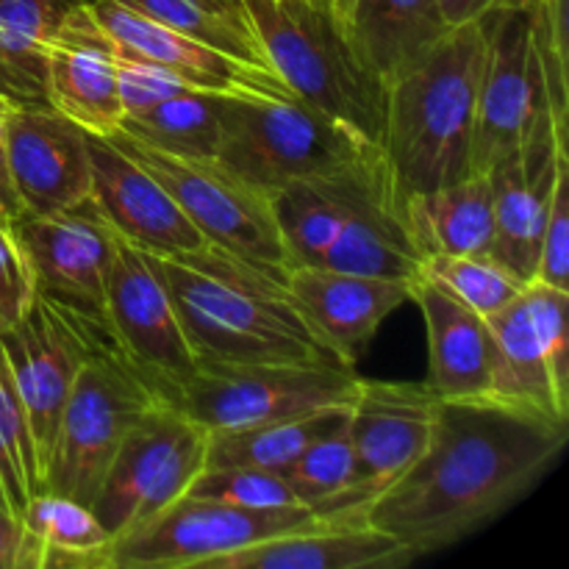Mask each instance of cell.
Returning <instances> with one entry per match:
<instances>
[{
    "mask_svg": "<svg viewBox=\"0 0 569 569\" xmlns=\"http://www.w3.org/2000/svg\"><path fill=\"white\" fill-rule=\"evenodd\" d=\"M569 420L528 403L478 395L439 400L431 439L365 520L426 553L450 548L537 487L567 448Z\"/></svg>",
    "mask_w": 569,
    "mask_h": 569,
    "instance_id": "6da1fadb",
    "label": "cell"
},
{
    "mask_svg": "<svg viewBox=\"0 0 569 569\" xmlns=\"http://www.w3.org/2000/svg\"><path fill=\"white\" fill-rule=\"evenodd\" d=\"M148 259L198 365L339 361L289 295L287 270L211 242L176 256L148 253Z\"/></svg>",
    "mask_w": 569,
    "mask_h": 569,
    "instance_id": "7a4b0ae2",
    "label": "cell"
},
{
    "mask_svg": "<svg viewBox=\"0 0 569 569\" xmlns=\"http://www.w3.org/2000/svg\"><path fill=\"white\" fill-rule=\"evenodd\" d=\"M289 267L415 281L422 256L406 228L381 150L272 192Z\"/></svg>",
    "mask_w": 569,
    "mask_h": 569,
    "instance_id": "3957f363",
    "label": "cell"
},
{
    "mask_svg": "<svg viewBox=\"0 0 569 569\" xmlns=\"http://www.w3.org/2000/svg\"><path fill=\"white\" fill-rule=\"evenodd\" d=\"M481 61V22H465L387 81L381 153L400 200L472 176Z\"/></svg>",
    "mask_w": 569,
    "mask_h": 569,
    "instance_id": "277c9868",
    "label": "cell"
},
{
    "mask_svg": "<svg viewBox=\"0 0 569 569\" xmlns=\"http://www.w3.org/2000/svg\"><path fill=\"white\" fill-rule=\"evenodd\" d=\"M267 67L298 98L381 148L387 81L348 37L331 0H242Z\"/></svg>",
    "mask_w": 569,
    "mask_h": 569,
    "instance_id": "5b68a950",
    "label": "cell"
},
{
    "mask_svg": "<svg viewBox=\"0 0 569 569\" xmlns=\"http://www.w3.org/2000/svg\"><path fill=\"white\" fill-rule=\"evenodd\" d=\"M376 150L381 148L306 103L270 70H253L242 87L222 94L217 161L267 194L342 170Z\"/></svg>",
    "mask_w": 569,
    "mask_h": 569,
    "instance_id": "8992f818",
    "label": "cell"
},
{
    "mask_svg": "<svg viewBox=\"0 0 569 569\" xmlns=\"http://www.w3.org/2000/svg\"><path fill=\"white\" fill-rule=\"evenodd\" d=\"M164 395L122 353L111 333L100 339L61 409L42 489L92 509L126 433Z\"/></svg>",
    "mask_w": 569,
    "mask_h": 569,
    "instance_id": "52a82bcc",
    "label": "cell"
},
{
    "mask_svg": "<svg viewBox=\"0 0 569 569\" xmlns=\"http://www.w3.org/2000/svg\"><path fill=\"white\" fill-rule=\"evenodd\" d=\"M356 387L359 376L353 367L339 361H200L167 400L209 433H222L350 406Z\"/></svg>",
    "mask_w": 569,
    "mask_h": 569,
    "instance_id": "ba28073f",
    "label": "cell"
},
{
    "mask_svg": "<svg viewBox=\"0 0 569 569\" xmlns=\"http://www.w3.org/2000/svg\"><path fill=\"white\" fill-rule=\"evenodd\" d=\"M206 453L209 431L167 398L156 400L126 433L92 503L106 533L120 539L183 498Z\"/></svg>",
    "mask_w": 569,
    "mask_h": 569,
    "instance_id": "9c48e42d",
    "label": "cell"
},
{
    "mask_svg": "<svg viewBox=\"0 0 569 569\" xmlns=\"http://www.w3.org/2000/svg\"><path fill=\"white\" fill-rule=\"evenodd\" d=\"M106 139H111L122 153L131 156L167 189V194L176 200L178 209L187 214L206 242L287 270L289 261L272 211V194L244 181L217 159L164 153L137 139H128L120 131L106 133Z\"/></svg>",
    "mask_w": 569,
    "mask_h": 569,
    "instance_id": "30bf717a",
    "label": "cell"
},
{
    "mask_svg": "<svg viewBox=\"0 0 569 569\" xmlns=\"http://www.w3.org/2000/svg\"><path fill=\"white\" fill-rule=\"evenodd\" d=\"M539 0H500L478 17L483 61L478 78L472 172H489L520 148L548 106L537 44Z\"/></svg>",
    "mask_w": 569,
    "mask_h": 569,
    "instance_id": "8fae6325",
    "label": "cell"
},
{
    "mask_svg": "<svg viewBox=\"0 0 569 569\" xmlns=\"http://www.w3.org/2000/svg\"><path fill=\"white\" fill-rule=\"evenodd\" d=\"M317 522L320 517L306 506L242 509L183 495L153 520L114 539L111 569H206L220 556Z\"/></svg>",
    "mask_w": 569,
    "mask_h": 569,
    "instance_id": "7c38bea8",
    "label": "cell"
},
{
    "mask_svg": "<svg viewBox=\"0 0 569 569\" xmlns=\"http://www.w3.org/2000/svg\"><path fill=\"white\" fill-rule=\"evenodd\" d=\"M109 333L103 322L70 315L39 295H33L26 315L0 333V350L9 361L37 448L39 476H44L72 383L94 345Z\"/></svg>",
    "mask_w": 569,
    "mask_h": 569,
    "instance_id": "4fadbf2b",
    "label": "cell"
},
{
    "mask_svg": "<svg viewBox=\"0 0 569 569\" xmlns=\"http://www.w3.org/2000/svg\"><path fill=\"white\" fill-rule=\"evenodd\" d=\"M439 398L426 381H365L359 378L348 411L356 478L331 520L367 522L365 515L428 448Z\"/></svg>",
    "mask_w": 569,
    "mask_h": 569,
    "instance_id": "5bb4252c",
    "label": "cell"
},
{
    "mask_svg": "<svg viewBox=\"0 0 569 569\" xmlns=\"http://www.w3.org/2000/svg\"><path fill=\"white\" fill-rule=\"evenodd\" d=\"M569 292L531 281L487 317L492 333L489 395L569 420Z\"/></svg>",
    "mask_w": 569,
    "mask_h": 569,
    "instance_id": "9a60e30c",
    "label": "cell"
},
{
    "mask_svg": "<svg viewBox=\"0 0 569 569\" xmlns=\"http://www.w3.org/2000/svg\"><path fill=\"white\" fill-rule=\"evenodd\" d=\"M9 228L26 259L33 295L106 326V276L114 231L92 200L59 214H17Z\"/></svg>",
    "mask_w": 569,
    "mask_h": 569,
    "instance_id": "2e32d148",
    "label": "cell"
},
{
    "mask_svg": "<svg viewBox=\"0 0 569 569\" xmlns=\"http://www.w3.org/2000/svg\"><path fill=\"white\" fill-rule=\"evenodd\" d=\"M106 326L122 353L170 398L198 367L164 283L148 253L114 233L106 276Z\"/></svg>",
    "mask_w": 569,
    "mask_h": 569,
    "instance_id": "e0dca14e",
    "label": "cell"
},
{
    "mask_svg": "<svg viewBox=\"0 0 569 569\" xmlns=\"http://www.w3.org/2000/svg\"><path fill=\"white\" fill-rule=\"evenodd\" d=\"M567 150V126L545 109L531 122L520 148L500 159L489 176L492 187V256L522 283L537 276L539 244L548 222L556 172Z\"/></svg>",
    "mask_w": 569,
    "mask_h": 569,
    "instance_id": "ac0fdd59",
    "label": "cell"
},
{
    "mask_svg": "<svg viewBox=\"0 0 569 569\" xmlns=\"http://www.w3.org/2000/svg\"><path fill=\"white\" fill-rule=\"evenodd\" d=\"M6 167L20 214H59L89 200L87 131L53 106H11Z\"/></svg>",
    "mask_w": 569,
    "mask_h": 569,
    "instance_id": "d6986e66",
    "label": "cell"
},
{
    "mask_svg": "<svg viewBox=\"0 0 569 569\" xmlns=\"http://www.w3.org/2000/svg\"><path fill=\"white\" fill-rule=\"evenodd\" d=\"M87 148L89 200L117 237L150 256H176L206 244L167 189L111 139L87 131Z\"/></svg>",
    "mask_w": 569,
    "mask_h": 569,
    "instance_id": "ffe728a7",
    "label": "cell"
},
{
    "mask_svg": "<svg viewBox=\"0 0 569 569\" xmlns=\"http://www.w3.org/2000/svg\"><path fill=\"white\" fill-rule=\"evenodd\" d=\"M287 287L311 331L350 367L381 322L411 300V281L326 267H287Z\"/></svg>",
    "mask_w": 569,
    "mask_h": 569,
    "instance_id": "44dd1931",
    "label": "cell"
},
{
    "mask_svg": "<svg viewBox=\"0 0 569 569\" xmlns=\"http://www.w3.org/2000/svg\"><path fill=\"white\" fill-rule=\"evenodd\" d=\"M48 100L89 133L106 137L120 128L117 44L92 14L89 0L78 3L50 37Z\"/></svg>",
    "mask_w": 569,
    "mask_h": 569,
    "instance_id": "7402d4cb",
    "label": "cell"
},
{
    "mask_svg": "<svg viewBox=\"0 0 569 569\" xmlns=\"http://www.w3.org/2000/svg\"><path fill=\"white\" fill-rule=\"evenodd\" d=\"M426 320V383L439 400L489 395L492 387V333L487 317L426 276L411 281V300Z\"/></svg>",
    "mask_w": 569,
    "mask_h": 569,
    "instance_id": "603a6c76",
    "label": "cell"
},
{
    "mask_svg": "<svg viewBox=\"0 0 569 569\" xmlns=\"http://www.w3.org/2000/svg\"><path fill=\"white\" fill-rule=\"evenodd\" d=\"M415 559V550L370 522L320 520L220 556L206 569H372L406 567Z\"/></svg>",
    "mask_w": 569,
    "mask_h": 569,
    "instance_id": "cb8c5ba5",
    "label": "cell"
},
{
    "mask_svg": "<svg viewBox=\"0 0 569 569\" xmlns=\"http://www.w3.org/2000/svg\"><path fill=\"white\" fill-rule=\"evenodd\" d=\"M89 9L114 39L120 53L164 67L198 89L233 92L253 76V70H261V67L242 64L233 56L209 48L198 39L183 37L120 0H89Z\"/></svg>",
    "mask_w": 569,
    "mask_h": 569,
    "instance_id": "d4e9b609",
    "label": "cell"
},
{
    "mask_svg": "<svg viewBox=\"0 0 569 569\" xmlns=\"http://www.w3.org/2000/svg\"><path fill=\"white\" fill-rule=\"evenodd\" d=\"M406 228L422 259L492 250L495 217L487 172L400 200Z\"/></svg>",
    "mask_w": 569,
    "mask_h": 569,
    "instance_id": "484cf974",
    "label": "cell"
},
{
    "mask_svg": "<svg viewBox=\"0 0 569 569\" xmlns=\"http://www.w3.org/2000/svg\"><path fill=\"white\" fill-rule=\"evenodd\" d=\"M331 9L383 81L448 31L433 0H331Z\"/></svg>",
    "mask_w": 569,
    "mask_h": 569,
    "instance_id": "4316f807",
    "label": "cell"
},
{
    "mask_svg": "<svg viewBox=\"0 0 569 569\" xmlns=\"http://www.w3.org/2000/svg\"><path fill=\"white\" fill-rule=\"evenodd\" d=\"M83 0H0V98L50 106L48 42Z\"/></svg>",
    "mask_w": 569,
    "mask_h": 569,
    "instance_id": "83f0119b",
    "label": "cell"
},
{
    "mask_svg": "<svg viewBox=\"0 0 569 569\" xmlns=\"http://www.w3.org/2000/svg\"><path fill=\"white\" fill-rule=\"evenodd\" d=\"M39 548V569H111V545L94 511L78 500L42 489L20 517Z\"/></svg>",
    "mask_w": 569,
    "mask_h": 569,
    "instance_id": "f1b7e54d",
    "label": "cell"
},
{
    "mask_svg": "<svg viewBox=\"0 0 569 569\" xmlns=\"http://www.w3.org/2000/svg\"><path fill=\"white\" fill-rule=\"evenodd\" d=\"M222 94L214 89H189L139 114L120 120L117 131L128 139L189 159H217L222 137Z\"/></svg>",
    "mask_w": 569,
    "mask_h": 569,
    "instance_id": "f546056e",
    "label": "cell"
},
{
    "mask_svg": "<svg viewBox=\"0 0 569 569\" xmlns=\"http://www.w3.org/2000/svg\"><path fill=\"white\" fill-rule=\"evenodd\" d=\"M350 406L311 411L292 420L267 422V426L242 428V431L209 433L206 467H259L270 472H287V467L333 428L348 420Z\"/></svg>",
    "mask_w": 569,
    "mask_h": 569,
    "instance_id": "4dcf8cb0",
    "label": "cell"
},
{
    "mask_svg": "<svg viewBox=\"0 0 569 569\" xmlns=\"http://www.w3.org/2000/svg\"><path fill=\"white\" fill-rule=\"evenodd\" d=\"M353 478L356 459L348 420L317 442H311L283 472V481L292 489L295 500L315 511L320 520H331L339 503L348 498Z\"/></svg>",
    "mask_w": 569,
    "mask_h": 569,
    "instance_id": "1f68e13d",
    "label": "cell"
},
{
    "mask_svg": "<svg viewBox=\"0 0 569 569\" xmlns=\"http://www.w3.org/2000/svg\"><path fill=\"white\" fill-rule=\"evenodd\" d=\"M37 492H42L37 448L9 361L0 350V503L6 515L20 520L22 509Z\"/></svg>",
    "mask_w": 569,
    "mask_h": 569,
    "instance_id": "d6a6232c",
    "label": "cell"
},
{
    "mask_svg": "<svg viewBox=\"0 0 569 569\" xmlns=\"http://www.w3.org/2000/svg\"><path fill=\"white\" fill-rule=\"evenodd\" d=\"M120 3L142 11L144 17L183 33V37L198 39V42L209 44V48L222 50V53L233 56L242 64L270 70L264 56H261L253 31H250L248 20H239V17H228L222 11L209 9L200 0H120Z\"/></svg>",
    "mask_w": 569,
    "mask_h": 569,
    "instance_id": "836d02e7",
    "label": "cell"
},
{
    "mask_svg": "<svg viewBox=\"0 0 569 569\" xmlns=\"http://www.w3.org/2000/svg\"><path fill=\"white\" fill-rule=\"evenodd\" d=\"M420 276L437 281L481 317H492L495 311L509 306L526 287L489 253L431 256L422 259Z\"/></svg>",
    "mask_w": 569,
    "mask_h": 569,
    "instance_id": "e575fe53",
    "label": "cell"
},
{
    "mask_svg": "<svg viewBox=\"0 0 569 569\" xmlns=\"http://www.w3.org/2000/svg\"><path fill=\"white\" fill-rule=\"evenodd\" d=\"M189 498L217 500V503L242 506V509H281L300 506L281 472L259 467H203L187 489Z\"/></svg>",
    "mask_w": 569,
    "mask_h": 569,
    "instance_id": "d590c367",
    "label": "cell"
},
{
    "mask_svg": "<svg viewBox=\"0 0 569 569\" xmlns=\"http://www.w3.org/2000/svg\"><path fill=\"white\" fill-rule=\"evenodd\" d=\"M533 281L569 292V156L561 159L559 172H556Z\"/></svg>",
    "mask_w": 569,
    "mask_h": 569,
    "instance_id": "8d00e7d4",
    "label": "cell"
},
{
    "mask_svg": "<svg viewBox=\"0 0 569 569\" xmlns=\"http://www.w3.org/2000/svg\"><path fill=\"white\" fill-rule=\"evenodd\" d=\"M198 89L178 78L176 72L164 70L150 61L133 59L117 50V98H120L122 117L139 114V111L150 109V106L161 103L167 98Z\"/></svg>",
    "mask_w": 569,
    "mask_h": 569,
    "instance_id": "74e56055",
    "label": "cell"
},
{
    "mask_svg": "<svg viewBox=\"0 0 569 569\" xmlns=\"http://www.w3.org/2000/svg\"><path fill=\"white\" fill-rule=\"evenodd\" d=\"M33 300V283L26 259L14 242L9 220L0 217V333L14 326Z\"/></svg>",
    "mask_w": 569,
    "mask_h": 569,
    "instance_id": "f35d334b",
    "label": "cell"
},
{
    "mask_svg": "<svg viewBox=\"0 0 569 569\" xmlns=\"http://www.w3.org/2000/svg\"><path fill=\"white\" fill-rule=\"evenodd\" d=\"M0 569H37V542L20 520L0 509Z\"/></svg>",
    "mask_w": 569,
    "mask_h": 569,
    "instance_id": "ab89813d",
    "label": "cell"
},
{
    "mask_svg": "<svg viewBox=\"0 0 569 569\" xmlns=\"http://www.w3.org/2000/svg\"><path fill=\"white\" fill-rule=\"evenodd\" d=\"M11 103L6 98H0V217L11 220V217L20 214V203H17V194L11 189L9 167H6V117H9Z\"/></svg>",
    "mask_w": 569,
    "mask_h": 569,
    "instance_id": "60d3db41",
    "label": "cell"
},
{
    "mask_svg": "<svg viewBox=\"0 0 569 569\" xmlns=\"http://www.w3.org/2000/svg\"><path fill=\"white\" fill-rule=\"evenodd\" d=\"M495 3H500V0H433L439 17H442L448 28L476 22L478 17L487 14Z\"/></svg>",
    "mask_w": 569,
    "mask_h": 569,
    "instance_id": "b9f144b4",
    "label": "cell"
},
{
    "mask_svg": "<svg viewBox=\"0 0 569 569\" xmlns=\"http://www.w3.org/2000/svg\"><path fill=\"white\" fill-rule=\"evenodd\" d=\"M200 3H206L209 9L222 11V14H228V17H239V20H248V17H244V9H242V0H200Z\"/></svg>",
    "mask_w": 569,
    "mask_h": 569,
    "instance_id": "7bdbcfd3",
    "label": "cell"
},
{
    "mask_svg": "<svg viewBox=\"0 0 569 569\" xmlns=\"http://www.w3.org/2000/svg\"><path fill=\"white\" fill-rule=\"evenodd\" d=\"M0 509H3V503H0Z\"/></svg>",
    "mask_w": 569,
    "mask_h": 569,
    "instance_id": "ee69618b",
    "label": "cell"
}]
</instances>
